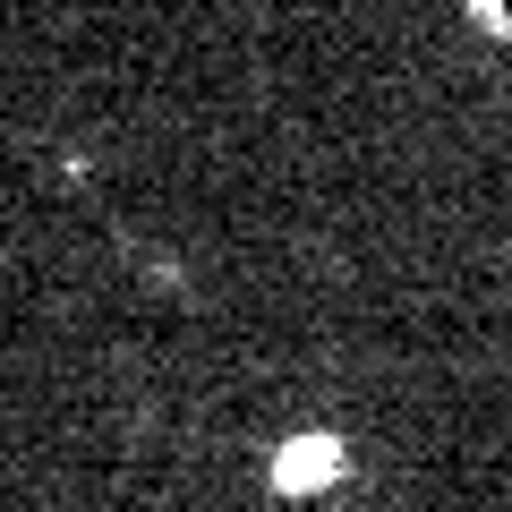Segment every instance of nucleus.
<instances>
[{"label":"nucleus","mask_w":512,"mask_h":512,"mask_svg":"<svg viewBox=\"0 0 512 512\" xmlns=\"http://www.w3.org/2000/svg\"><path fill=\"white\" fill-rule=\"evenodd\" d=\"M342 478H350V444L333 427H291L274 444V487L282 495H333Z\"/></svg>","instance_id":"nucleus-1"}]
</instances>
